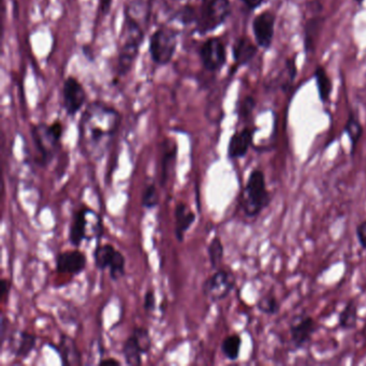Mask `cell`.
Wrapping results in <instances>:
<instances>
[{
    "label": "cell",
    "mask_w": 366,
    "mask_h": 366,
    "mask_svg": "<svg viewBox=\"0 0 366 366\" xmlns=\"http://www.w3.org/2000/svg\"><path fill=\"white\" fill-rule=\"evenodd\" d=\"M122 115L114 107L95 101L89 103L78 125V149L85 158L99 162L110 149L120 129Z\"/></svg>",
    "instance_id": "1"
},
{
    "label": "cell",
    "mask_w": 366,
    "mask_h": 366,
    "mask_svg": "<svg viewBox=\"0 0 366 366\" xmlns=\"http://www.w3.org/2000/svg\"><path fill=\"white\" fill-rule=\"evenodd\" d=\"M271 193L266 187L264 172L255 169L249 173L245 187L239 197V205L248 218L258 217L271 203Z\"/></svg>",
    "instance_id": "2"
},
{
    "label": "cell",
    "mask_w": 366,
    "mask_h": 366,
    "mask_svg": "<svg viewBox=\"0 0 366 366\" xmlns=\"http://www.w3.org/2000/svg\"><path fill=\"white\" fill-rule=\"evenodd\" d=\"M63 132L64 128L61 122H58L52 125H36L32 127V137L38 153L40 166H47L53 160L59 149Z\"/></svg>",
    "instance_id": "3"
},
{
    "label": "cell",
    "mask_w": 366,
    "mask_h": 366,
    "mask_svg": "<svg viewBox=\"0 0 366 366\" xmlns=\"http://www.w3.org/2000/svg\"><path fill=\"white\" fill-rule=\"evenodd\" d=\"M144 30L133 23L124 20L120 37V52H118V72L125 76L130 72L139 56L140 47L144 40Z\"/></svg>",
    "instance_id": "4"
},
{
    "label": "cell",
    "mask_w": 366,
    "mask_h": 366,
    "mask_svg": "<svg viewBox=\"0 0 366 366\" xmlns=\"http://www.w3.org/2000/svg\"><path fill=\"white\" fill-rule=\"evenodd\" d=\"M177 32L173 28H162L151 34L149 53L155 64L164 66L173 58L177 47Z\"/></svg>",
    "instance_id": "5"
},
{
    "label": "cell",
    "mask_w": 366,
    "mask_h": 366,
    "mask_svg": "<svg viewBox=\"0 0 366 366\" xmlns=\"http://www.w3.org/2000/svg\"><path fill=\"white\" fill-rule=\"evenodd\" d=\"M237 286V277L230 270H218L205 279L202 292L205 298L212 302H218L227 298Z\"/></svg>",
    "instance_id": "6"
},
{
    "label": "cell",
    "mask_w": 366,
    "mask_h": 366,
    "mask_svg": "<svg viewBox=\"0 0 366 366\" xmlns=\"http://www.w3.org/2000/svg\"><path fill=\"white\" fill-rule=\"evenodd\" d=\"M231 12L230 0H211L206 3L199 20V32L208 34L217 30L227 21Z\"/></svg>",
    "instance_id": "7"
},
{
    "label": "cell",
    "mask_w": 366,
    "mask_h": 366,
    "mask_svg": "<svg viewBox=\"0 0 366 366\" xmlns=\"http://www.w3.org/2000/svg\"><path fill=\"white\" fill-rule=\"evenodd\" d=\"M200 58L206 70H220L227 61L225 44L219 38H210L201 47Z\"/></svg>",
    "instance_id": "8"
},
{
    "label": "cell",
    "mask_w": 366,
    "mask_h": 366,
    "mask_svg": "<svg viewBox=\"0 0 366 366\" xmlns=\"http://www.w3.org/2000/svg\"><path fill=\"white\" fill-rule=\"evenodd\" d=\"M276 17L271 11H263L256 15L252 21V32L257 45L262 49H270L275 34Z\"/></svg>",
    "instance_id": "9"
},
{
    "label": "cell",
    "mask_w": 366,
    "mask_h": 366,
    "mask_svg": "<svg viewBox=\"0 0 366 366\" xmlns=\"http://www.w3.org/2000/svg\"><path fill=\"white\" fill-rule=\"evenodd\" d=\"M318 330L317 323L310 316H299L294 318L289 327L291 343L296 349H302L312 341Z\"/></svg>",
    "instance_id": "10"
},
{
    "label": "cell",
    "mask_w": 366,
    "mask_h": 366,
    "mask_svg": "<svg viewBox=\"0 0 366 366\" xmlns=\"http://www.w3.org/2000/svg\"><path fill=\"white\" fill-rule=\"evenodd\" d=\"M63 100L65 110L70 116H74L85 105V89L74 76H69L65 81L63 86Z\"/></svg>",
    "instance_id": "11"
},
{
    "label": "cell",
    "mask_w": 366,
    "mask_h": 366,
    "mask_svg": "<svg viewBox=\"0 0 366 366\" xmlns=\"http://www.w3.org/2000/svg\"><path fill=\"white\" fill-rule=\"evenodd\" d=\"M154 0H126L125 21L133 23L147 32Z\"/></svg>",
    "instance_id": "12"
},
{
    "label": "cell",
    "mask_w": 366,
    "mask_h": 366,
    "mask_svg": "<svg viewBox=\"0 0 366 366\" xmlns=\"http://www.w3.org/2000/svg\"><path fill=\"white\" fill-rule=\"evenodd\" d=\"M92 213L93 210L85 208V206L74 212L72 222L70 224V229H69V242L71 245L78 247L84 239H87V241L93 239L91 231L87 229L88 222H89L88 220H89Z\"/></svg>",
    "instance_id": "13"
},
{
    "label": "cell",
    "mask_w": 366,
    "mask_h": 366,
    "mask_svg": "<svg viewBox=\"0 0 366 366\" xmlns=\"http://www.w3.org/2000/svg\"><path fill=\"white\" fill-rule=\"evenodd\" d=\"M55 263L58 273L78 275L86 269L87 259L81 250L74 249L59 252L55 259Z\"/></svg>",
    "instance_id": "14"
},
{
    "label": "cell",
    "mask_w": 366,
    "mask_h": 366,
    "mask_svg": "<svg viewBox=\"0 0 366 366\" xmlns=\"http://www.w3.org/2000/svg\"><path fill=\"white\" fill-rule=\"evenodd\" d=\"M254 132L252 128L246 127L232 136L228 144V158L230 160L246 156L254 141Z\"/></svg>",
    "instance_id": "15"
},
{
    "label": "cell",
    "mask_w": 366,
    "mask_h": 366,
    "mask_svg": "<svg viewBox=\"0 0 366 366\" xmlns=\"http://www.w3.org/2000/svg\"><path fill=\"white\" fill-rule=\"evenodd\" d=\"M57 352L61 356V364L64 366H78L82 364V356L78 352L76 341L67 334H61Z\"/></svg>",
    "instance_id": "16"
},
{
    "label": "cell",
    "mask_w": 366,
    "mask_h": 366,
    "mask_svg": "<svg viewBox=\"0 0 366 366\" xmlns=\"http://www.w3.org/2000/svg\"><path fill=\"white\" fill-rule=\"evenodd\" d=\"M257 52H258V45L254 44L252 40L245 36L237 38L232 47L233 59L237 67L249 64L256 56Z\"/></svg>",
    "instance_id": "17"
},
{
    "label": "cell",
    "mask_w": 366,
    "mask_h": 366,
    "mask_svg": "<svg viewBox=\"0 0 366 366\" xmlns=\"http://www.w3.org/2000/svg\"><path fill=\"white\" fill-rule=\"evenodd\" d=\"M175 216V237L178 242L184 241L186 232L191 229L195 222V214L184 202H178L174 211Z\"/></svg>",
    "instance_id": "18"
},
{
    "label": "cell",
    "mask_w": 366,
    "mask_h": 366,
    "mask_svg": "<svg viewBox=\"0 0 366 366\" xmlns=\"http://www.w3.org/2000/svg\"><path fill=\"white\" fill-rule=\"evenodd\" d=\"M176 155H177V145L175 142L171 140H166L164 142V153H162V186H166V182L170 178L171 169H174L176 162Z\"/></svg>",
    "instance_id": "19"
},
{
    "label": "cell",
    "mask_w": 366,
    "mask_h": 366,
    "mask_svg": "<svg viewBox=\"0 0 366 366\" xmlns=\"http://www.w3.org/2000/svg\"><path fill=\"white\" fill-rule=\"evenodd\" d=\"M344 130L348 138H349L350 155L354 157L356 155V147L359 144L364 131L361 122H360L359 118L354 112L349 113V116L347 118L346 124H345Z\"/></svg>",
    "instance_id": "20"
},
{
    "label": "cell",
    "mask_w": 366,
    "mask_h": 366,
    "mask_svg": "<svg viewBox=\"0 0 366 366\" xmlns=\"http://www.w3.org/2000/svg\"><path fill=\"white\" fill-rule=\"evenodd\" d=\"M36 343H37V337L32 333L22 331V332L19 333L17 342L13 346V354L17 359H28L30 354L34 352Z\"/></svg>",
    "instance_id": "21"
},
{
    "label": "cell",
    "mask_w": 366,
    "mask_h": 366,
    "mask_svg": "<svg viewBox=\"0 0 366 366\" xmlns=\"http://www.w3.org/2000/svg\"><path fill=\"white\" fill-rule=\"evenodd\" d=\"M358 323V304L356 299H350L344 310L339 312L338 327L343 331L354 329Z\"/></svg>",
    "instance_id": "22"
},
{
    "label": "cell",
    "mask_w": 366,
    "mask_h": 366,
    "mask_svg": "<svg viewBox=\"0 0 366 366\" xmlns=\"http://www.w3.org/2000/svg\"><path fill=\"white\" fill-rule=\"evenodd\" d=\"M318 95L321 103H327L330 100V96L332 93V81L327 76V71L323 66H318L314 72Z\"/></svg>",
    "instance_id": "23"
},
{
    "label": "cell",
    "mask_w": 366,
    "mask_h": 366,
    "mask_svg": "<svg viewBox=\"0 0 366 366\" xmlns=\"http://www.w3.org/2000/svg\"><path fill=\"white\" fill-rule=\"evenodd\" d=\"M116 252H118V249L115 248L113 245H98L94 250V261H95L96 268L99 271L109 269Z\"/></svg>",
    "instance_id": "24"
},
{
    "label": "cell",
    "mask_w": 366,
    "mask_h": 366,
    "mask_svg": "<svg viewBox=\"0 0 366 366\" xmlns=\"http://www.w3.org/2000/svg\"><path fill=\"white\" fill-rule=\"evenodd\" d=\"M241 347H242V337L239 334H231L224 338L220 349L226 359L233 362L239 359Z\"/></svg>",
    "instance_id": "25"
},
{
    "label": "cell",
    "mask_w": 366,
    "mask_h": 366,
    "mask_svg": "<svg viewBox=\"0 0 366 366\" xmlns=\"http://www.w3.org/2000/svg\"><path fill=\"white\" fill-rule=\"evenodd\" d=\"M122 356L125 358V362L128 365L138 366L142 364V352L138 345L136 344L135 339L130 335L126 342L122 345Z\"/></svg>",
    "instance_id": "26"
},
{
    "label": "cell",
    "mask_w": 366,
    "mask_h": 366,
    "mask_svg": "<svg viewBox=\"0 0 366 366\" xmlns=\"http://www.w3.org/2000/svg\"><path fill=\"white\" fill-rule=\"evenodd\" d=\"M323 26V19L321 17H312V20L306 23L305 26V50L306 52L312 51L314 43L318 38L320 30Z\"/></svg>",
    "instance_id": "27"
},
{
    "label": "cell",
    "mask_w": 366,
    "mask_h": 366,
    "mask_svg": "<svg viewBox=\"0 0 366 366\" xmlns=\"http://www.w3.org/2000/svg\"><path fill=\"white\" fill-rule=\"evenodd\" d=\"M225 254V248L222 245V239L219 237H215L211 241L208 246V260H210L212 269H217L222 263Z\"/></svg>",
    "instance_id": "28"
},
{
    "label": "cell",
    "mask_w": 366,
    "mask_h": 366,
    "mask_svg": "<svg viewBox=\"0 0 366 366\" xmlns=\"http://www.w3.org/2000/svg\"><path fill=\"white\" fill-rule=\"evenodd\" d=\"M256 306L257 310L264 315H276L281 310V304H279V300L272 294H268V296L259 299Z\"/></svg>",
    "instance_id": "29"
},
{
    "label": "cell",
    "mask_w": 366,
    "mask_h": 366,
    "mask_svg": "<svg viewBox=\"0 0 366 366\" xmlns=\"http://www.w3.org/2000/svg\"><path fill=\"white\" fill-rule=\"evenodd\" d=\"M131 336L139 347L142 354H147L151 349V337L147 327H137L132 331Z\"/></svg>",
    "instance_id": "30"
},
{
    "label": "cell",
    "mask_w": 366,
    "mask_h": 366,
    "mask_svg": "<svg viewBox=\"0 0 366 366\" xmlns=\"http://www.w3.org/2000/svg\"><path fill=\"white\" fill-rule=\"evenodd\" d=\"M126 259H125L124 255L120 252H116L114 258H113L112 262H111L109 270H110V277L112 281H118L120 279L124 277L126 274Z\"/></svg>",
    "instance_id": "31"
},
{
    "label": "cell",
    "mask_w": 366,
    "mask_h": 366,
    "mask_svg": "<svg viewBox=\"0 0 366 366\" xmlns=\"http://www.w3.org/2000/svg\"><path fill=\"white\" fill-rule=\"evenodd\" d=\"M158 202L159 195L156 185L154 183L147 184L142 195V206L147 210H151L156 208Z\"/></svg>",
    "instance_id": "32"
},
{
    "label": "cell",
    "mask_w": 366,
    "mask_h": 366,
    "mask_svg": "<svg viewBox=\"0 0 366 366\" xmlns=\"http://www.w3.org/2000/svg\"><path fill=\"white\" fill-rule=\"evenodd\" d=\"M178 21L183 23V24H191L193 21H195V11L193 7L191 6H185V7L182 8L181 10L178 11L177 14H176Z\"/></svg>",
    "instance_id": "33"
},
{
    "label": "cell",
    "mask_w": 366,
    "mask_h": 366,
    "mask_svg": "<svg viewBox=\"0 0 366 366\" xmlns=\"http://www.w3.org/2000/svg\"><path fill=\"white\" fill-rule=\"evenodd\" d=\"M255 109V100L252 97L245 98L239 107V116L241 118H247L252 114Z\"/></svg>",
    "instance_id": "34"
},
{
    "label": "cell",
    "mask_w": 366,
    "mask_h": 366,
    "mask_svg": "<svg viewBox=\"0 0 366 366\" xmlns=\"http://www.w3.org/2000/svg\"><path fill=\"white\" fill-rule=\"evenodd\" d=\"M356 239L362 249L366 250V220L362 222L356 229Z\"/></svg>",
    "instance_id": "35"
},
{
    "label": "cell",
    "mask_w": 366,
    "mask_h": 366,
    "mask_svg": "<svg viewBox=\"0 0 366 366\" xmlns=\"http://www.w3.org/2000/svg\"><path fill=\"white\" fill-rule=\"evenodd\" d=\"M143 306L147 312H154L156 308V297H155L154 291L149 290L145 293L144 305Z\"/></svg>",
    "instance_id": "36"
},
{
    "label": "cell",
    "mask_w": 366,
    "mask_h": 366,
    "mask_svg": "<svg viewBox=\"0 0 366 366\" xmlns=\"http://www.w3.org/2000/svg\"><path fill=\"white\" fill-rule=\"evenodd\" d=\"M9 292H10V283L7 279H3L1 283H0V298H1V300H7Z\"/></svg>",
    "instance_id": "37"
},
{
    "label": "cell",
    "mask_w": 366,
    "mask_h": 366,
    "mask_svg": "<svg viewBox=\"0 0 366 366\" xmlns=\"http://www.w3.org/2000/svg\"><path fill=\"white\" fill-rule=\"evenodd\" d=\"M241 1L248 8L249 10H256L264 3V0H241Z\"/></svg>",
    "instance_id": "38"
},
{
    "label": "cell",
    "mask_w": 366,
    "mask_h": 366,
    "mask_svg": "<svg viewBox=\"0 0 366 366\" xmlns=\"http://www.w3.org/2000/svg\"><path fill=\"white\" fill-rule=\"evenodd\" d=\"M98 364L99 365H120V362L114 358H109V359H101Z\"/></svg>",
    "instance_id": "39"
},
{
    "label": "cell",
    "mask_w": 366,
    "mask_h": 366,
    "mask_svg": "<svg viewBox=\"0 0 366 366\" xmlns=\"http://www.w3.org/2000/svg\"><path fill=\"white\" fill-rule=\"evenodd\" d=\"M7 318H6L5 316L3 315V318H1V344H3V343H5V334L6 329H7Z\"/></svg>",
    "instance_id": "40"
},
{
    "label": "cell",
    "mask_w": 366,
    "mask_h": 366,
    "mask_svg": "<svg viewBox=\"0 0 366 366\" xmlns=\"http://www.w3.org/2000/svg\"><path fill=\"white\" fill-rule=\"evenodd\" d=\"M112 0H101V11L103 13H108Z\"/></svg>",
    "instance_id": "41"
},
{
    "label": "cell",
    "mask_w": 366,
    "mask_h": 366,
    "mask_svg": "<svg viewBox=\"0 0 366 366\" xmlns=\"http://www.w3.org/2000/svg\"><path fill=\"white\" fill-rule=\"evenodd\" d=\"M354 1H356V3H359V5H361L362 1H363V0H354Z\"/></svg>",
    "instance_id": "42"
}]
</instances>
